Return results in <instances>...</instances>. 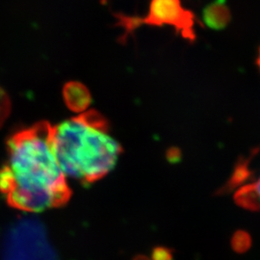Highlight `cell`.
I'll return each mask as SVG.
<instances>
[{"instance_id":"5","label":"cell","mask_w":260,"mask_h":260,"mask_svg":"<svg viewBox=\"0 0 260 260\" xmlns=\"http://www.w3.org/2000/svg\"><path fill=\"white\" fill-rule=\"evenodd\" d=\"M64 101L71 110L83 113L91 103V95L83 84L73 81L66 84Z\"/></svg>"},{"instance_id":"4","label":"cell","mask_w":260,"mask_h":260,"mask_svg":"<svg viewBox=\"0 0 260 260\" xmlns=\"http://www.w3.org/2000/svg\"><path fill=\"white\" fill-rule=\"evenodd\" d=\"M119 25L124 29V38L137 28L146 24L151 26H171L183 38L195 40V16L185 9L180 0H151L146 17H128L117 15Z\"/></svg>"},{"instance_id":"3","label":"cell","mask_w":260,"mask_h":260,"mask_svg":"<svg viewBox=\"0 0 260 260\" xmlns=\"http://www.w3.org/2000/svg\"><path fill=\"white\" fill-rule=\"evenodd\" d=\"M3 260H57L44 224L33 218H23L6 233Z\"/></svg>"},{"instance_id":"1","label":"cell","mask_w":260,"mask_h":260,"mask_svg":"<svg viewBox=\"0 0 260 260\" xmlns=\"http://www.w3.org/2000/svg\"><path fill=\"white\" fill-rule=\"evenodd\" d=\"M52 125L40 121L13 133L7 159L0 167V193L7 204L23 212H43L66 205L72 196L56 159Z\"/></svg>"},{"instance_id":"2","label":"cell","mask_w":260,"mask_h":260,"mask_svg":"<svg viewBox=\"0 0 260 260\" xmlns=\"http://www.w3.org/2000/svg\"><path fill=\"white\" fill-rule=\"evenodd\" d=\"M51 141L65 177L87 185L107 176L121 153L107 121L95 111L80 113L52 126Z\"/></svg>"},{"instance_id":"6","label":"cell","mask_w":260,"mask_h":260,"mask_svg":"<svg viewBox=\"0 0 260 260\" xmlns=\"http://www.w3.org/2000/svg\"><path fill=\"white\" fill-rule=\"evenodd\" d=\"M231 19V13L223 0H216L204 11V20L209 27L222 29Z\"/></svg>"},{"instance_id":"7","label":"cell","mask_w":260,"mask_h":260,"mask_svg":"<svg viewBox=\"0 0 260 260\" xmlns=\"http://www.w3.org/2000/svg\"><path fill=\"white\" fill-rule=\"evenodd\" d=\"M235 199L239 205L248 209L260 210V176L255 181L240 189Z\"/></svg>"},{"instance_id":"8","label":"cell","mask_w":260,"mask_h":260,"mask_svg":"<svg viewBox=\"0 0 260 260\" xmlns=\"http://www.w3.org/2000/svg\"><path fill=\"white\" fill-rule=\"evenodd\" d=\"M11 103L8 94L0 88V126L6 121L10 114Z\"/></svg>"},{"instance_id":"9","label":"cell","mask_w":260,"mask_h":260,"mask_svg":"<svg viewBox=\"0 0 260 260\" xmlns=\"http://www.w3.org/2000/svg\"><path fill=\"white\" fill-rule=\"evenodd\" d=\"M257 65L259 67L260 69V50H259V55H258V58H257Z\"/></svg>"}]
</instances>
